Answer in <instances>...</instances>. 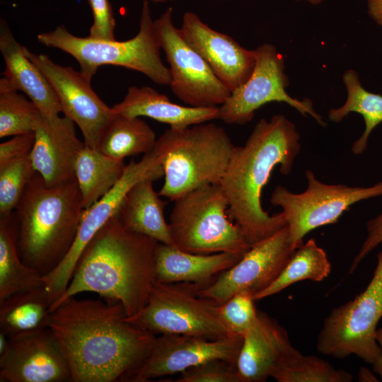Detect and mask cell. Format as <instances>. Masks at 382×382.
Segmentation results:
<instances>
[{
    "mask_svg": "<svg viewBox=\"0 0 382 382\" xmlns=\"http://www.w3.org/2000/svg\"><path fill=\"white\" fill-rule=\"evenodd\" d=\"M127 316L120 302L76 296L52 308L50 328L68 361L71 382L127 381L156 338Z\"/></svg>",
    "mask_w": 382,
    "mask_h": 382,
    "instance_id": "obj_1",
    "label": "cell"
},
{
    "mask_svg": "<svg viewBox=\"0 0 382 382\" xmlns=\"http://www.w3.org/2000/svg\"><path fill=\"white\" fill-rule=\"evenodd\" d=\"M295 125L283 115L261 119L243 146H236L220 185L228 202V213L252 247L286 225L282 213L270 215L261 193L272 170L288 175L301 144Z\"/></svg>",
    "mask_w": 382,
    "mask_h": 382,
    "instance_id": "obj_2",
    "label": "cell"
},
{
    "mask_svg": "<svg viewBox=\"0 0 382 382\" xmlns=\"http://www.w3.org/2000/svg\"><path fill=\"white\" fill-rule=\"evenodd\" d=\"M158 241L125 228L112 217L84 248L69 284L54 306L66 299L90 291L121 303L127 317L146 306L154 277Z\"/></svg>",
    "mask_w": 382,
    "mask_h": 382,
    "instance_id": "obj_3",
    "label": "cell"
},
{
    "mask_svg": "<svg viewBox=\"0 0 382 382\" xmlns=\"http://www.w3.org/2000/svg\"><path fill=\"white\" fill-rule=\"evenodd\" d=\"M84 209L76 180L48 186L35 172L13 212L23 262L43 276L54 270L69 252Z\"/></svg>",
    "mask_w": 382,
    "mask_h": 382,
    "instance_id": "obj_4",
    "label": "cell"
},
{
    "mask_svg": "<svg viewBox=\"0 0 382 382\" xmlns=\"http://www.w3.org/2000/svg\"><path fill=\"white\" fill-rule=\"evenodd\" d=\"M235 148L214 123L168 129L154 146L164 176L158 195L174 201L198 187L220 184Z\"/></svg>",
    "mask_w": 382,
    "mask_h": 382,
    "instance_id": "obj_5",
    "label": "cell"
},
{
    "mask_svg": "<svg viewBox=\"0 0 382 382\" xmlns=\"http://www.w3.org/2000/svg\"><path fill=\"white\" fill-rule=\"evenodd\" d=\"M37 41L50 48L62 50L79 63L80 71L89 80L103 65L125 67L141 72L154 83L170 85L169 68L160 56L161 49L152 18L149 0H143L137 34L125 41L79 37L59 25L37 35Z\"/></svg>",
    "mask_w": 382,
    "mask_h": 382,
    "instance_id": "obj_6",
    "label": "cell"
},
{
    "mask_svg": "<svg viewBox=\"0 0 382 382\" xmlns=\"http://www.w3.org/2000/svg\"><path fill=\"white\" fill-rule=\"evenodd\" d=\"M173 202L168 225L176 248L197 254L241 255L251 248L228 218V202L219 183L198 187Z\"/></svg>",
    "mask_w": 382,
    "mask_h": 382,
    "instance_id": "obj_7",
    "label": "cell"
},
{
    "mask_svg": "<svg viewBox=\"0 0 382 382\" xmlns=\"http://www.w3.org/2000/svg\"><path fill=\"white\" fill-rule=\"evenodd\" d=\"M130 323L156 333L218 339L233 333L222 320L219 303L199 296L195 284L155 282L148 301Z\"/></svg>",
    "mask_w": 382,
    "mask_h": 382,
    "instance_id": "obj_8",
    "label": "cell"
},
{
    "mask_svg": "<svg viewBox=\"0 0 382 382\" xmlns=\"http://www.w3.org/2000/svg\"><path fill=\"white\" fill-rule=\"evenodd\" d=\"M382 317V250L366 288L354 299L334 308L323 321L316 348L337 359L356 355L372 364L380 348L376 340Z\"/></svg>",
    "mask_w": 382,
    "mask_h": 382,
    "instance_id": "obj_9",
    "label": "cell"
},
{
    "mask_svg": "<svg viewBox=\"0 0 382 382\" xmlns=\"http://www.w3.org/2000/svg\"><path fill=\"white\" fill-rule=\"evenodd\" d=\"M308 186L294 193L278 185L270 202L282 208L289 239L296 248L303 245V237L320 226L334 224L350 207L361 200L382 196V181L369 187L330 185L318 180L311 170L306 171Z\"/></svg>",
    "mask_w": 382,
    "mask_h": 382,
    "instance_id": "obj_10",
    "label": "cell"
},
{
    "mask_svg": "<svg viewBox=\"0 0 382 382\" xmlns=\"http://www.w3.org/2000/svg\"><path fill=\"white\" fill-rule=\"evenodd\" d=\"M172 16L173 8L169 7L154 20L161 47L169 64L171 91L189 106H221L231 91L183 38Z\"/></svg>",
    "mask_w": 382,
    "mask_h": 382,
    "instance_id": "obj_11",
    "label": "cell"
},
{
    "mask_svg": "<svg viewBox=\"0 0 382 382\" xmlns=\"http://www.w3.org/2000/svg\"><path fill=\"white\" fill-rule=\"evenodd\" d=\"M162 176L163 170L154 148L140 161L131 160L113 187L89 208L84 209L69 252L54 270L44 276L45 287L52 303L66 291L86 245L112 217L117 214L129 190L140 180L150 178L154 181Z\"/></svg>",
    "mask_w": 382,
    "mask_h": 382,
    "instance_id": "obj_12",
    "label": "cell"
},
{
    "mask_svg": "<svg viewBox=\"0 0 382 382\" xmlns=\"http://www.w3.org/2000/svg\"><path fill=\"white\" fill-rule=\"evenodd\" d=\"M255 50L256 63L253 74L219 106V119L228 125H245L253 119L257 109L275 101L286 103L302 115H311L319 125H325L311 100H300L286 92L289 81L285 73L284 57L277 48L265 42Z\"/></svg>",
    "mask_w": 382,
    "mask_h": 382,
    "instance_id": "obj_13",
    "label": "cell"
},
{
    "mask_svg": "<svg viewBox=\"0 0 382 382\" xmlns=\"http://www.w3.org/2000/svg\"><path fill=\"white\" fill-rule=\"evenodd\" d=\"M26 57L43 73L59 102L62 112L81 130L85 145L98 149L100 139L117 116L80 71L53 62L47 54H35L24 47Z\"/></svg>",
    "mask_w": 382,
    "mask_h": 382,
    "instance_id": "obj_14",
    "label": "cell"
},
{
    "mask_svg": "<svg viewBox=\"0 0 382 382\" xmlns=\"http://www.w3.org/2000/svg\"><path fill=\"white\" fill-rule=\"evenodd\" d=\"M286 225L270 237L253 245L241 259L212 283L195 284L197 294L221 304L236 293L250 290L255 295L280 274L295 252Z\"/></svg>",
    "mask_w": 382,
    "mask_h": 382,
    "instance_id": "obj_15",
    "label": "cell"
},
{
    "mask_svg": "<svg viewBox=\"0 0 382 382\" xmlns=\"http://www.w3.org/2000/svg\"><path fill=\"white\" fill-rule=\"evenodd\" d=\"M242 344L243 336L236 334L218 339L163 334L155 338L147 356L127 381L146 382L215 359L236 364Z\"/></svg>",
    "mask_w": 382,
    "mask_h": 382,
    "instance_id": "obj_16",
    "label": "cell"
},
{
    "mask_svg": "<svg viewBox=\"0 0 382 382\" xmlns=\"http://www.w3.org/2000/svg\"><path fill=\"white\" fill-rule=\"evenodd\" d=\"M70 368L55 335L49 328L25 337L9 339L0 354L1 382H66Z\"/></svg>",
    "mask_w": 382,
    "mask_h": 382,
    "instance_id": "obj_17",
    "label": "cell"
},
{
    "mask_svg": "<svg viewBox=\"0 0 382 382\" xmlns=\"http://www.w3.org/2000/svg\"><path fill=\"white\" fill-rule=\"evenodd\" d=\"M179 31L231 93L250 77L256 63L255 50H248L211 28L192 11L184 13Z\"/></svg>",
    "mask_w": 382,
    "mask_h": 382,
    "instance_id": "obj_18",
    "label": "cell"
},
{
    "mask_svg": "<svg viewBox=\"0 0 382 382\" xmlns=\"http://www.w3.org/2000/svg\"><path fill=\"white\" fill-rule=\"evenodd\" d=\"M30 152L33 168L48 186L76 180L75 165L85 146L78 138L75 123L66 116H42L35 129Z\"/></svg>",
    "mask_w": 382,
    "mask_h": 382,
    "instance_id": "obj_19",
    "label": "cell"
},
{
    "mask_svg": "<svg viewBox=\"0 0 382 382\" xmlns=\"http://www.w3.org/2000/svg\"><path fill=\"white\" fill-rule=\"evenodd\" d=\"M300 353L286 330L275 319L257 311L253 325L243 335L236 366L243 382H264Z\"/></svg>",
    "mask_w": 382,
    "mask_h": 382,
    "instance_id": "obj_20",
    "label": "cell"
},
{
    "mask_svg": "<svg viewBox=\"0 0 382 382\" xmlns=\"http://www.w3.org/2000/svg\"><path fill=\"white\" fill-rule=\"evenodd\" d=\"M0 51L5 62L1 79L11 88L29 98L47 117L59 115L62 108L51 84L24 52L4 20L0 23Z\"/></svg>",
    "mask_w": 382,
    "mask_h": 382,
    "instance_id": "obj_21",
    "label": "cell"
},
{
    "mask_svg": "<svg viewBox=\"0 0 382 382\" xmlns=\"http://www.w3.org/2000/svg\"><path fill=\"white\" fill-rule=\"evenodd\" d=\"M112 108L119 115L127 117H147L177 129L219 119L220 115L219 106L178 105L149 86H130L124 99Z\"/></svg>",
    "mask_w": 382,
    "mask_h": 382,
    "instance_id": "obj_22",
    "label": "cell"
},
{
    "mask_svg": "<svg viewBox=\"0 0 382 382\" xmlns=\"http://www.w3.org/2000/svg\"><path fill=\"white\" fill-rule=\"evenodd\" d=\"M243 255L232 253L197 254L158 243L154 253L156 282L193 283L202 286L237 263Z\"/></svg>",
    "mask_w": 382,
    "mask_h": 382,
    "instance_id": "obj_23",
    "label": "cell"
},
{
    "mask_svg": "<svg viewBox=\"0 0 382 382\" xmlns=\"http://www.w3.org/2000/svg\"><path fill=\"white\" fill-rule=\"evenodd\" d=\"M153 182L146 178L137 183L127 194L117 215L127 230L173 245L163 213L166 202L155 192Z\"/></svg>",
    "mask_w": 382,
    "mask_h": 382,
    "instance_id": "obj_24",
    "label": "cell"
},
{
    "mask_svg": "<svg viewBox=\"0 0 382 382\" xmlns=\"http://www.w3.org/2000/svg\"><path fill=\"white\" fill-rule=\"evenodd\" d=\"M52 304L45 286L8 296L0 301V332L16 339L49 328Z\"/></svg>",
    "mask_w": 382,
    "mask_h": 382,
    "instance_id": "obj_25",
    "label": "cell"
},
{
    "mask_svg": "<svg viewBox=\"0 0 382 382\" xmlns=\"http://www.w3.org/2000/svg\"><path fill=\"white\" fill-rule=\"evenodd\" d=\"M42 286H45L44 276L26 265L19 255L14 212L0 216V301Z\"/></svg>",
    "mask_w": 382,
    "mask_h": 382,
    "instance_id": "obj_26",
    "label": "cell"
},
{
    "mask_svg": "<svg viewBox=\"0 0 382 382\" xmlns=\"http://www.w3.org/2000/svg\"><path fill=\"white\" fill-rule=\"evenodd\" d=\"M124 159L109 156L86 145L75 165V177L84 209L98 201L120 180L126 168Z\"/></svg>",
    "mask_w": 382,
    "mask_h": 382,
    "instance_id": "obj_27",
    "label": "cell"
},
{
    "mask_svg": "<svg viewBox=\"0 0 382 382\" xmlns=\"http://www.w3.org/2000/svg\"><path fill=\"white\" fill-rule=\"evenodd\" d=\"M342 80L347 91L346 102L338 108L330 110L328 118L332 122H340L350 112L363 116L365 129L352 147V153L359 155L366 150L371 132L382 122V96L366 91L357 72L353 69L346 71Z\"/></svg>",
    "mask_w": 382,
    "mask_h": 382,
    "instance_id": "obj_28",
    "label": "cell"
},
{
    "mask_svg": "<svg viewBox=\"0 0 382 382\" xmlns=\"http://www.w3.org/2000/svg\"><path fill=\"white\" fill-rule=\"evenodd\" d=\"M331 272V264L325 250L313 238L298 248L277 278L255 295V301L276 294L302 280L322 282Z\"/></svg>",
    "mask_w": 382,
    "mask_h": 382,
    "instance_id": "obj_29",
    "label": "cell"
},
{
    "mask_svg": "<svg viewBox=\"0 0 382 382\" xmlns=\"http://www.w3.org/2000/svg\"><path fill=\"white\" fill-rule=\"evenodd\" d=\"M156 140L153 129L141 118L117 115L105 131L98 150L109 156L124 159L150 152Z\"/></svg>",
    "mask_w": 382,
    "mask_h": 382,
    "instance_id": "obj_30",
    "label": "cell"
},
{
    "mask_svg": "<svg viewBox=\"0 0 382 382\" xmlns=\"http://www.w3.org/2000/svg\"><path fill=\"white\" fill-rule=\"evenodd\" d=\"M36 105L0 79V137L34 132L42 118Z\"/></svg>",
    "mask_w": 382,
    "mask_h": 382,
    "instance_id": "obj_31",
    "label": "cell"
},
{
    "mask_svg": "<svg viewBox=\"0 0 382 382\" xmlns=\"http://www.w3.org/2000/svg\"><path fill=\"white\" fill-rule=\"evenodd\" d=\"M272 378L278 382H350L353 376L319 357L300 353L274 371Z\"/></svg>",
    "mask_w": 382,
    "mask_h": 382,
    "instance_id": "obj_32",
    "label": "cell"
},
{
    "mask_svg": "<svg viewBox=\"0 0 382 382\" xmlns=\"http://www.w3.org/2000/svg\"><path fill=\"white\" fill-rule=\"evenodd\" d=\"M35 173L30 154L0 167V216L14 212Z\"/></svg>",
    "mask_w": 382,
    "mask_h": 382,
    "instance_id": "obj_33",
    "label": "cell"
},
{
    "mask_svg": "<svg viewBox=\"0 0 382 382\" xmlns=\"http://www.w3.org/2000/svg\"><path fill=\"white\" fill-rule=\"evenodd\" d=\"M255 301V294L246 289L219 304L220 316L233 334L243 336L253 325L257 314Z\"/></svg>",
    "mask_w": 382,
    "mask_h": 382,
    "instance_id": "obj_34",
    "label": "cell"
},
{
    "mask_svg": "<svg viewBox=\"0 0 382 382\" xmlns=\"http://www.w3.org/2000/svg\"><path fill=\"white\" fill-rule=\"evenodd\" d=\"M177 382H243L236 364L224 360L206 361L180 373Z\"/></svg>",
    "mask_w": 382,
    "mask_h": 382,
    "instance_id": "obj_35",
    "label": "cell"
},
{
    "mask_svg": "<svg viewBox=\"0 0 382 382\" xmlns=\"http://www.w3.org/2000/svg\"><path fill=\"white\" fill-rule=\"evenodd\" d=\"M92 11L93 23L88 37L105 40H115V19L109 0H88Z\"/></svg>",
    "mask_w": 382,
    "mask_h": 382,
    "instance_id": "obj_36",
    "label": "cell"
},
{
    "mask_svg": "<svg viewBox=\"0 0 382 382\" xmlns=\"http://www.w3.org/2000/svg\"><path fill=\"white\" fill-rule=\"evenodd\" d=\"M35 133L13 136L0 144V167L30 154L34 145Z\"/></svg>",
    "mask_w": 382,
    "mask_h": 382,
    "instance_id": "obj_37",
    "label": "cell"
},
{
    "mask_svg": "<svg viewBox=\"0 0 382 382\" xmlns=\"http://www.w3.org/2000/svg\"><path fill=\"white\" fill-rule=\"evenodd\" d=\"M366 231V237L350 266L349 274L353 273L359 263L382 243V212L367 222Z\"/></svg>",
    "mask_w": 382,
    "mask_h": 382,
    "instance_id": "obj_38",
    "label": "cell"
},
{
    "mask_svg": "<svg viewBox=\"0 0 382 382\" xmlns=\"http://www.w3.org/2000/svg\"><path fill=\"white\" fill-rule=\"evenodd\" d=\"M367 13L379 26H382V0H367Z\"/></svg>",
    "mask_w": 382,
    "mask_h": 382,
    "instance_id": "obj_39",
    "label": "cell"
},
{
    "mask_svg": "<svg viewBox=\"0 0 382 382\" xmlns=\"http://www.w3.org/2000/svg\"><path fill=\"white\" fill-rule=\"evenodd\" d=\"M376 340L379 346L380 351L377 358L371 365L373 366L374 371L379 375L382 379V328L377 329Z\"/></svg>",
    "mask_w": 382,
    "mask_h": 382,
    "instance_id": "obj_40",
    "label": "cell"
},
{
    "mask_svg": "<svg viewBox=\"0 0 382 382\" xmlns=\"http://www.w3.org/2000/svg\"><path fill=\"white\" fill-rule=\"evenodd\" d=\"M359 381H378L376 377L366 368L361 367L358 374Z\"/></svg>",
    "mask_w": 382,
    "mask_h": 382,
    "instance_id": "obj_41",
    "label": "cell"
},
{
    "mask_svg": "<svg viewBox=\"0 0 382 382\" xmlns=\"http://www.w3.org/2000/svg\"><path fill=\"white\" fill-rule=\"evenodd\" d=\"M9 338L2 332H0V354H3L8 347Z\"/></svg>",
    "mask_w": 382,
    "mask_h": 382,
    "instance_id": "obj_42",
    "label": "cell"
},
{
    "mask_svg": "<svg viewBox=\"0 0 382 382\" xmlns=\"http://www.w3.org/2000/svg\"><path fill=\"white\" fill-rule=\"evenodd\" d=\"M295 1H308V3H310L311 4L316 5V4H320L321 2L324 1L325 0H295Z\"/></svg>",
    "mask_w": 382,
    "mask_h": 382,
    "instance_id": "obj_43",
    "label": "cell"
},
{
    "mask_svg": "<svg viewBox=\"0 0 382 382\" xmlns=\"http://www.w3.org/2000/svg\"><path fill=\"white\" fill-rule=\"evenodd\" d=\"M153 3H165L166 1H170L174 0H151Z\"/></svg>",
    "mask_w": 382,
    "mask_h": 382,
    "instance_id": "obj_44",
    "label": "cell"
}]
</instances>
